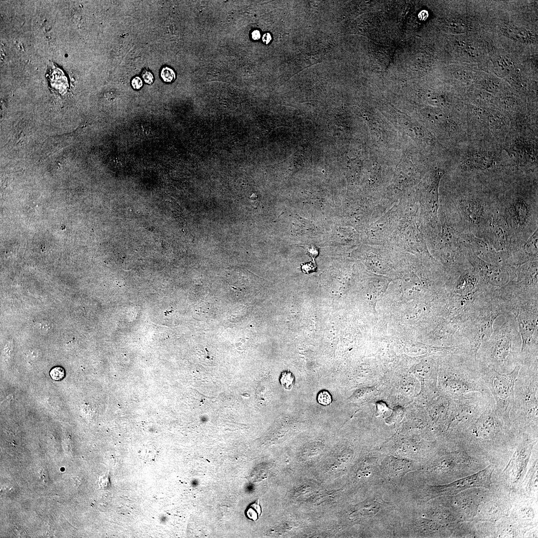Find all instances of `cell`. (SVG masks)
Listing matches in <instances>:
<instances>
[{"label":"cell","mask_w":538,"mask_h":538,"mask_svg":"<svg viewBox=\"0 0 538 538\" xmlns=\"http://www.w3.org/2000/svg\"><path fill=\"white\" fill-rule=\"evenodd\" d=\"M512 319L494 329L490 338L480 347L478 360L501 373L512 371L521 364V339Z\"/></svg>","instance_id":"cell-1"},{"label":"cell","mask_w":538,"mask_h":538,"mask_svg":"<svg viewBox=\"0 0 538 538\" xmlns=\"http://www.w3.org/2000/svg\"><path fill=\"white\" fill-rule=\"evenodd\" d=\"M538 408V365H521L515 384L514 402L510 413L512 426L537 431Z\"/></svg>","instance_id":"cell-2"},{"label":"cell","mask_w":538,"mask_h":538,"mask_svg":"<svg viewBox=\"0 0 538 538\" xmlns=\"http://www.w3.org/2000/svg\"><path fill=\"white\" fill-rule=\"evenodd\" d=\"M506 309L516 318L521 339V364H538V298L510 294Z\"/></svg>","instance_id":"cell-3"},{"label":"cell","mask_w":538,"mask_h":538,"mask_svg":"<svg viewBox=\"0 0 538 538\" xmlns=\"http://www.w3.org/2000/svg\"><path fill=\"white\" fill-rule=\"evenodd\" d=\"M453 355L449 367L441 378L442 389L449 397L460 398L473 393L491 395L469 351Z\"/></svg>","instance_id":"cell-4"},{"label":"cell","mask_w":538,"mask_h":538,"mask_svg":"<svg viewBox=\"0 0 538 538\" xmlns=\"http://www.w3.org/2000/svg\"><path fill=\"white\" fill-rule=\"evenodd\" d=\"M508 313L504 300L496 293L465 323L463 335L468 341L469 354L476 362L480 347L493 332L496 318Z\"/></svg>","instance_id":"cell-5"},{"label":"cell","mask_w":538,"mask_h":538,"mask_svg":"<svg viewBox=\"0 0 538 538\" xmlns=\"http://www.w3.org/2000/svg\"><path fill=\"white\" fill-rule=\"evenodd\" d=\"M476 363L483 381L493 398L498 416L506 425L513 427L510 413L514 402L515 384L521 364L517 365L510 372L501 373L478 360Z\"/></svg>","instance_id":"cell-6"},{"label":"cell","mask_w":538,"mask_h":538,"mask_svg":"<svg viewBox=\"0 0 538 538\" xmlns=\"http://www.w3.org/2000/svg\"><path fill=\"white\" fill-rule=\"evenodd\" d=\"M457 426L459 433L469 440L492 445L505 442L508 437L506 433L512 427L506 425L498 416L494 400L479 413Z\"/></svg>","instance_id":"cell-7"},{"label":"cell","mask_w":538,"mask_h":538,"mask_svg":"<svg viewBox=\"0 0 538 538\" xmlns=\"http://www.w3.org/2000/svg\"><path fill=\"white\" fill-rule=\"evenodd\" d=\"M493 469L487 467L475 474L457 480L449 484L431 486L428 495H454L466 489L473 487L488 488L491 484Z\"/></svg>","instance_id":"cell-8"},{"label":"cell","mask_w":538,"mask_h":538,"mask_svg":"<svg viewBox=\"0 0 538 538\" xmlns=\"http://www.w3.org/2000/svg\"><path fill=\"white\" fill-rule=\"evenodd\" d=\"M469 258L476 272L489 285L501 288L512 279L510 271L506 267L487 262L477 256H471Z\"/></svg>","instance_id":"cell-9"},{"label":"cell","mask_w":538,"mask_h":538,"mask_svg":"<svg viewBox=\"0 0 538 538\" xmlns=\"http://www.w3.org/2000/svg\"><path fill=\"white\" fill-rule=\"evenodd\" d=\"M500 161L497 153L486 149H472L466 152L461 159L464 170L482 171L496 167Z\"/></svg>","instance_id":"cell-10"},{"label":"cell","mask_w":538,"mask_h":538,"mask_svg":"<svg viewBox=\"0 0 538 538\" xmlns=\"http://www.w3.org/2000/svg\"><path fill=\"white\" fill-rule=\"evenodd\" d=\"M507 151L512 160L519 165L537 163V149L532 142L524 138L516 139Z\"/></svg>","instance_id":"cell-11"},{"label":"cell","mask_w":538,"mask_h":538,"mask_svg":"<svg viewBox=\"0 0 538 538\" xmlns=\"http://www.w3.org/2000/svg\"><path fill=\"white\" fill-rule=\"evenodd\" d=\"M472 116L475 121L483 124L489 130L494 133L504 131L507 125L505 118L500 113L482 107L473 109Z\"/></svg>","instance_id":"cell-12"},{"label":"cell","mask_w":538,"mask_h":538,"mask_svg":"<svg viewBox=\"0 0 538 538\" xmlns=\"http://www.w3.org/2000/svg\"><path fill=\"white\" fill-rule=\"evenodd\" d=\"M459 207L464 218L471 225H479L484 219L485 209L484 204L474 199H464L459 201Z\"/></svg>","instance_id":"cell-13"},{"label":"cell","mask_w":538,"mask_h":538,"mask_svg":"<svg viewBox=\"0 0 538 538\" xmlns=\"http://www.w3.org/2000/svg\"><path fill=\"white\" fill-rule=\"evenodd\" d=\"M412 463L407 460L390 457L381 464V471L383 475L395 480L400 479L413 468Z\"/></svg>","instance_id":"cell-14"},{"label":"cell","mask_w":538,"mask_h":538,"mask_svg":"<svg viewBox=\"0 0 538 538\" xmlns=\"http://www.w3.org/2000/svg\"><path fill=\"white\" fill-rule=\"evenodd\" d=\"M510 210L516 227L523 229L528 225L531 216V206L523 197H516L511 205Z\"/></svg>","instance_id":"cell-15"},{"label":"cell","mask_w":538,"mask_h":538,"mask_svg":"<svg viewBox=\"0 0 538 538\" xmlns=\"http://www.w3.org/2000/svg\"><path fill=\"white\" fill-rule=\"evenodd\" d=\"M490 227V240L495 250L505 249L508 238V227L504 222L498 217L493 219Z\"/></svg>","instance_id":"cell-16"},{"label":"cell","mask_w":538,"mask_h":538,"mask_svg":"<svg viewBox=\"0 0 538 538\" xmlns=\"http://www.w3.org/2000/svg\"><path fill=\"white\" fill-rule=\"evenodd\" d=\"M425 116L428 122L437 128L449 132L456 131L458 128V123L443 112L431 111L426 113Z\"/></svg>","instance_id":"cell-17"},{"label":"cell","mask_w":538,"mask_h":538,"mask_svg":"<svg viewBox=\"0 0 538 538\" xmlns=\"http://www.w3.org/2000/svg\"><path fill=\"white\" fill-rule=\"evenodd\" d=\"M502 32L507 37L522 42H532L536 39L535 35L525 28L504 25L501 27Z\"/></svg>","instance_id":"cell-18"},{"label":"cell","mask_w":538,"mask_h":538,"mask_svg":"<svg viewBox=\"0 0 538 538\" xmlns=\"http://www.w3.org/2000/svg\"><path fill=\"white\" fill-rule=\"evenodd\" d=\"M262 513V509L259 499L250 504L245 511L246 517L252 521L258 520Z\"/></svg>","instance_id":"cell-19"},{"label":"cell","mask_w":538,"mask_h":538,"mask_svg":"<svg viewBox=\"0 0 538 538\" xmlns=\"http://www.w3.org/2000/svg\"><path fill=\"white\" fill-rule=\"evenodd\" d=\"M279 382L284 389L290 390L295 384V377L291 372L283 371L280 374Z\"/></svg>","instance_id":"cell-20"},{"label":"cell","mask_w":538,"mask_h":538,"mask_svg":"<svg viewBox=\"0 0 538 538\" xmlns=\"http://www.w3.org/2000/svg\"><path fill=\"white\" fill-rule=\"evenodd\" d=\"M473 99L476 104L481 106H489L493 103V96L488 92L479 91L473 94Z\"/></svg>","instance_id":"cell-21"},{"label":"cell","mask_w":538,"mask_h":538,"mask_svg":"<svg viewBox=\"0 0 538 538\" xmlns=\"http://www.w3.org/2000/svg\"><path fill=\"white\" fill-rule=\"evenodd\" d=\"M316 399L318 403L323 405H329L332 402L331 394L326 390L320 391L317 395Z\"/></svg>","instance_id":"cell-22"},{"label":"cell","mask_w":538,"mask_h":538,"mask_svg":"<svg viewBox=\"0 0 538 538\" xmlns=\"http://www.w3.org/2000/svg\"><path fill=\"white\" fill-rule=\"evenodd\" d=\"M483 89L488 92L497 93L500 89V84L496 81L491 79L484 80L481 83Z\"/></svg>","instance_id":"cell-23"},{"label":"cell","mask_w":538,"mask_h":538,"mask_svg":"<svg viewBox=\"0 0 538 538\" xmlns=\"http://www.w3.org/2000/svg\"><path fill=\"white\" fill-rule=\"evenodd\" d=\"M160 75L163 81L166 82H171L175 78V74L173 70L167 67H164L162 69Z\"/></svg>","instance_id":"cell-24"},{"label":"cell","mask_w":538,"mask_h":538,"mask_svg":"<svg viewBox=\"0 0 538 538\" xmlns=\"http://www.w3.org/2000/svg\"><path fill=\"white\" fill-rule=\"evenodd\" d=\"M450 25L454 31L459 33H464L467 30L466 24L460 19L452 21Z\"/></svg>","instance_id":"cell-25"},{"label":"cell","mask_w":538,"mask_h":538,"mask_svg":"<svg viewBox=\"0 0 538 538\" xmlns=\"http://www.w3.org/2000/svg\"><path fill=\"white\" fill-rule=\"evenodd\" d=\"M49 374L52 379L59 381L65 377V371L61 367H55L51 370Z\"/></svg>","instance_id":"cell-26"},{"label":"cell","mask_w":538,"mask_h":538,"mask_svg":"<svg viewBox=\"0 0 538 538\" xmlns=\"http://www.w3.org/2000/svg\"><path fill=\"white\" fill-rule=\"evenodd\" d=\"M500 103L503 108L507 110L513 109L517 106V101L512 97H505Z\"/></svg>","instance_id":"cell-27"},{"label":"cell","mask_w":538,"mask_h":538,"mask_svg":"<svg viewBox=\"0 0 538 538\" xmlns=\"http://www.w3.org/2000/svg\"><path fill=\"white\" fill-rule=\"evenodd\" d=\"M404 412V410L401 407L395 408L393 411L389 420H391L392 422L399 421L403 416Z\"/></svg>","instance_id":"cell-28"},{"label":"cell","mask_w":538,"mask_h":538,"mask_svg":"<svg viewBox=\"0 0 538 538\" xmlns=\"http://www.w3.org/2000/svg\"><path fill=\"white\" fill-rule=\"evenodd\" d=\"M307 253L314 260L319 254L318 248L314 245H308L305 247Z\"/></svg>","instance_id":"cell-29"},{"label":"cell","mask_w":538,"mask_h":538,"mask_svg":"<svg viewBox=\"0 0 538 538\" xmlns=\"http://www.w3.org/2000/svg\"><path fill=\"white\" fill-rule=\"evenodd\" d=\"M316 268L317 267L314 262H309L301 265V269L302 270V271H303L304 273L308 274L313 271H314L316 270Z\"/></svg>","instance_id":"cell-30"},{"label":"cell","mask_w":538,"mask_h":538,"mask_svg":"<svg viewBox=\"0 0 538 538\" xmlns=\"http://www.w3.org/2000/svg\"><path fill=\"white\" fill-rule=\"evenodd\" d=\"M142 77L144 82L148 84H151L153 81V77L152 74L148 71L144 70L142 73Z\"/></svg>","instance_id":"cell-31"},{"label":"cell","mask_w":538,"mask_h":538,"mask_svg":"<svg viewBox=\"0 0 538 538\" xmlns=\"http://www.w3.org/2000/svg\"><path fill=\"white\" fill-rule=\"evenodd\" d=\"M132 85L134 89L138 90L142 87V80L139 77H135L132 80Z\"/></svg>","instance_id":"cell-32"},{"label":"cell","mask_w":538,"mask_h":538,"mask_svg":"<svg viewBox=\"0 0 538 538\" xmlns=\"http://www.w3.org/2000/svg\"><path fill=\"white\" fill-rule=\"evenodd\" d=\"M271 39V36L269 33L264 34L262 38L263 42L266 44H268L270 42Z\"/></svg>","instance_id":"cell-33"},{"label":"cell","mask_w":538,"mask_h":538,"mask_svg":"<svg viewBox=\"0 0 538 538\" xmlns=\"http://www.w3.org/2000/svg\"><path fill=\"white\" fill-rule=\"evenodd\" d=\"M252 37L253 39H254V40H258V39H260V38L261 37V34H260V31L259 30H254L252 33Z\"/></svg>","instance_id":"cell-34"}]
</instances>
